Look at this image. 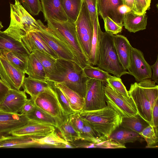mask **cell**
Returning a JSON list of instances; mask_svg holds the SVG:
<instances>
[{"instance_id":"obj_34","label":"cell","mask_w":158,"mask_h":158,"mask_svg":"<svg viewBox=\"0 0 158 158\" xmlns=\"http://www.w3.org/2000/svg\"><path fill=\"white\" fill-rule=\"evenodd\" d=\"M82 69L84 76L89 79L106 82L107 79L113 78L114 77L99 67L92 65L87 66Z\"/></svg>"},{"instance_id":"obj_44","label":"cell","mask_w":158,"mask_h":158,"mask_svg":"<svg viewBox=\"0 0 158 158\" xmlns=\"http://www.w3.org/2000/svg\"><path fill=\"white\" fill-rule=\"evenodd\" d=\"M68 116L70 123L79 133L84 126V120L80 116L78 112H74Z\"/></svg>"},{"instance_id":"obj_22","label":"cell","mask_w":158,"mask_h":158,"mask_svg":"<svg viewBox=\"0 0 158 158\" xmlns=\"http://www.w3.org/2000/svg\"><path fill=\"white\" fill-rule=\"evenodd\" d=\"M147 19L146 13L138 15L131 10L124 15L123 26L129 32L135 33L146 29Z\"/></svg>"},{"instance_id":"obj_7","label":"cell","mask_w":158,"mask_h":158,"mask_svg":"<svg viewBox=\"0 0 158 158\" xmlns=\"http://www.w3.org/2000/svg\"><path fill=\"white\" fill-rule=\"evenodd\" d=\"M104 89L107 106L122 117H133L138 114L135 103L131 96L126 97L116 92L106 82L105 83Z\"/></svg>"},{"instance_id":"obj_2","label":"cell","mask_w":158,"mask_h":158,"mask_svg":"<svg viewBox=\"0 0 158 158\" xmlns=\"http://www.w3.org/2000/svg\"><path fill=\"white\" fill-rule=\"evenodd\" d=\"M78 113L95 131L101 142L109 139L122 122L120 115L107 106L96 110H81Z\"/></svg>"},{"instance_id":"obj_52","label":"cell","mask_w":158,"mask_h":158,"mask_svg":"<svg viewBox=\"0 0 158 158\" xmlns=\"http://www.w3.org/2000/svg\"><path fill=\"white\" fill-rule=\"evenodd\" d=\"M124 5L130 10L133 7L134 0H122Z\"/></svg>"},{"instance_id":"obj_30","label":"cell","mask_w":158,"mask_h":158,"mask_svg":"<svg viewBox=\"0 0 158 158\" xmlns=\"http://www.w3.org/2000/svg\"><path fill=\"white\" fill-rule=\"evenodd\" d=\"M26 116L30 120L51 125L55 128L57 127L58 123L57 120L50 114L36 106Z\"/></svg>"},{"instance_id":"obj_19","label":"cell","mask_w":158,"mask_h":158,"mask_svg":"<svg viewBox=\"0 0 158 158\" xmlns=\"http://www.w3.org/2000/svg\"><path fill=\"white\" fill-rule=\"evenodd\" d=\"M45 21H69L62 7L61 0H40Z\"/></svg>"},{"instance_id":"obj_47","label":"cell","mask_w":158,"mask_h":158,"mask_svg":"<svg viewBox=\"0 0 158 158\" xmlns=\"http://www.w3.org/2000/svg\"><path fill=\"white\" fill-rule=\"evenodd\" d=\"M36 106L34 100L31 98L27 99L20 112V114L26 115L32 111Z\"/></svg>"},{"instance_id":"obj_9","label":"cell","mask_w":158,"mask_h":158,"mask_svg":"<svg viewBox=\"0 0 158 158\" xmlns=\"http://www.w3.org/2000/svg\"><path fill=\"white\" fill-rule=\"evenodd\" d=\"M105 82L88 78L86 83L84 105L82 110H96L107 106L104 89Z\"/></svg>"},{"instance_id":"obj_50","label":"cell","mask_w":158,"mask_h":158,"mask_svg":"<svg viewBox=\"0 0 158 158\" xmlns=\"http://www.w3.org/2000/svg\"><path fill=\"white\" fill-rule=\"evenodd\" d=\"M153 126L157 127L158 126V100L155 103L152 112Z\"/></svg>"},{"instance_id":"obj_21","label":"cell","mask_w":158,"mask_h":158,"mask_svg":"<svg viewBox=\"0 0 158 158\" xmlns=\"http://www.w3.org/2000/svg\"><path fill=\"white\" fill-rule=\"evenodd\" d=\"M113 39L120 61L124 68L127 70L129 66L130 54L132 47L127 37L122 35H113Z\"/></svg>"},{"instance_id":"obj_16","label":"cell","mask_w":158,"mask_h":158,"mask_svg":"<svg viewBox=\"0 0 158 158\" xmlns=\"http://www.w3.org/2000/svg\"><path fill=\"white\" fill-rule=\"evenodd\" d=\"M30 119L26 115L12 114L0 110V138L26 124Z\"/></svg>"},{"instance_id":"obj_40","label":"cell","mask_w":158,"mask_h":158,"mask_svg":"<svg viewBox=\"0 0 158 158\" xmlns=\"http://www.w3.org/2000/svg\"><path fill=\"white\" fill-rule=\"evenodd\" d=\"M106 82L116 92L126 97L130 96L128 91L120 77L114 76L113 78L107 79Z\"/></svg>"},{"instance_id":"obj_1","label":"cell","mask_w":158,"mask_h":158,"mask_svg":"<svg viewBox=\"0 0 158 158\" xmlns=\"http://www.w3.org/2000/svg\"><path fill=\"white\" fill-rule=\"evenodd\" d=\"M88 78L84 76L82 69L76 62L58 58L56 60L54 70L46 80L62 84L84 98Z\"/></svg>"},{"instance_id":"obj_36","label":"cell","mask_w":158,"mask_h":158,"mask_svg":"<svg viewBox=\"0 0 158 158\" xmlns=\"http://www.w3.org/2000/svg\"><path fill=\"white\" fill-rule=\"evenodd\" d=\"M32 52L35 55L43 66L46 77L54 70L56 59L38 50H35Z\"/></svg>"},{"instance_id":"obj_38","label":"cell","mask_w":158,"mask_h":158,"mask_svg":"<svg viewBox=\"0 0 158 158\" xmlns=\"http://www.w3.org/2000/svg\"><path fill=\"white\" fill-rule=\"evenodd\" d=\"M67 142L63 138L58 136L55 130L40 139L38 144L40 145L52 146L55 148H61L62 145Z\"/></svg>"},{"instance_id":"obj_35","label":"cell","mask_w":158,"mask_h":158,"mask_svg":"<svg viewBox=\"0 0 158 158\" xmlns=\"http://www.w3.org/2000/svg\"><path fill=\"white\" fill-rule=\"evenodd\" d=\"M158 133V127L149 125L139 135L144 139L148 148H156L157 147Z\"/></svg>"},{"instance_id":"obj_46","label":"cell","mask_w":158,"mask_h":158,"mask_svg":"<svg viewBox=\"0 0 158 158\" xmlns=\"http://www.w3.org/2000/svg\"><path fill=\"white\" fill-rule=\"evenodd\" d=\"M96 148H125L124 144H120L110 139L95 144Z\"/></svg>"},{"instance_id":"obj_29","label":"cell","mask_w":158,"mask_h":158,"mask_svg":"<svg viewBox=\"0 0 158 158\" xmlns=\"http://www.w3.org/2000/svg\"><path fill=\"white\" fill-rule=\"evenodd\" d=\"M83 0H61L63 9L69 21L74 23L80 13Z\"/></svg>"},{"instance_id":"obj_32","label":"cell","mask_w":158,"mask_h":158,"mask_svg":"<svg viewBox=\"0 0 158 158\" xmlns=\"http://www.w3.org/2000/svg\"><path fill=\"white\" fill-rule=\"evenodd\" d=\"M56 128L60 131L62 138L68 142H72L80 139L79 133L70 123L69 116L58 123Z\"/></svg>"},{"instance_id":"obj_24","label":"cell","mask_w":158,"mask_h":158,"mask_svg":"<svg viewBox=\"0 0 158 158\" xmlns=\"http://www.w3.org/2000/svg\"><path fill=\"white\" fill-rule=\"evenodd\" d=\"M0 50L13 51L26 56H28L30 55L20 41L1 30Z\"/></svg>"},{"instance_id":"obj_51","label":"cell","mask_w":158,"mask_h":158,"mask_svg":"<svg viewBox=\"0 0 158 158\" xmlns=\"http://www.w3.org/2000/svg\"><path fill=\"white\" fill-rule=\"evenodd\" d=\"M153 73L151 77L152 79L156 83L158 82V56L155 63L150 66Z\"/></svg>"},{"instance_id":"obj_37","label":"cell","mask_w":158,"mask_h":158,"mask_svg":"<svg viewBox=\"0 0 158 158\" xmlns=\"http://www.w3.org/2000/svg\"><path fill=\"white\" fill-rule=\"evenodd\" d=\"M49 82L50 87L54 92L64 114L68 116L74 112L71 109L67 99L61 90L53 82Z\"/></svg>"},{"instance_id":"obj_45","label":"cell","mask_w":158,"mask_h":158,"mask_svg":"<svg viewBox=\"0 0 158 158\" xmlns=\"http://www.w3.org/2000/svg\"><path fill=\"white\" fill-rule=\"evenodd\" d=\"M89 13L92 23L93 24L94 20L98 15L97 0H83Z\"/></svg>"},{"instance_id":"obj_55","label":"cell","mask_w":158,"mask_h":158,"mask_svg":"<svg viewBox=\"0 0 158 158\" xmlns=\"http://www.w3.org/2000/svg\"><path fill=\"white\" fill-rule=\"evenodd\" d=\"M151 1L152 0H150Z\"/></svg>"},{"instance_id":"obj_13","label":"cell","mask_w":158,"mask_h":158,"mask_svg":"<svg viewBox=\"0 0 158 158\" xmlns=\"http://www.w3.org/2000/svg\"><path fill=\"white\" fill-rule=\"evenodd\" d=\"M37 31L49 47L57 54L59 58L73 61L77 63L74 55L64 42L43 24L40 29Z\"/></svg>"},{"instance_id":"obj_43","label":"cell","mask_w":158,"mask_h":158,"mask_svg":"<svg viewBox=\"0 0 158 158\" xmlns=\"http://www.w3.org/2000/svg\"><path fill=\"white\" fill-rule=\"evenodd\" d=\"M103 20L106 31L115 35L122 31L123 27L118 24L109 17H106Z\"/></svg>"},{"instance_id":"obj_3","label":"cell","mask_w":158,"mask_h":158,"mask_svg":"<svg viewBox=\"0 0 158 158\" xmlns=\"http://www.w3.org/2000/svg\"><path fill=\"white\" fill-rule=\"evenodd\" d=\"M128 92L135 103L138 114L148 124L153 126L152 112L158 99V85L151 80L142 82L139 86L137 82H135L131 85Z\"/></svg>"},{"instance_id":"obj_26","label":"cell","mask_w":158,"mask_h":158,"mask_svg":"<svg viewBox=\"0 0 158 158\" xmlns=\"http://www.w3.org/2000/svg\"><path fill=\"white\" fill-rule=\"evenodd\" d=\"M53 82L64 94L73 111L79 112L82 110L84 102L83 97L62 84Z\"/></svg>"},{"instance_id":"obj_31","label":"cell","mask_w":158,"mask_h":158,"mask_svg":"<svg viewBox=\"0 0 158 158\" xmlns=\"http://www.w3.org/2000/svg\"><path fill=\"white\" fill-rule=\"evenodd\" d=\"M148 124L138 114L134 116L122 117L120 126L139 134Z\"/></svg>"},{"instance_id":"obj_53","label":"cell","mask_w":158,"mask_h":158,"mask_svg":"<svg viewBox=\"0 0 158 158\" xmlns=\"http://www.w3.org/2000/svg\"><path fill=\"white\" fill-rule=\"evenodd\" d=\"M0 77L1 78V79L4 82V78L2 73L0 69Z\"/></svg>"},{"instance_id":"obj_11","label":"cell","mask_w":158,"mask_h":158,"mask_svg":"<svg viewBox=\"0 0 158 158\" xmlns=\"http://www.w3.org/2000/svg\"><path fill=\"white\" fill-rule=\"evenodd\" d=\"M34 100L36 106L55 118L58 123L63 121L67 116L64 114L50 86L49 89L40 94Z\"/></svg>"},{"instance_id":"obj_12","label":"cell","mask_w":158,"mask_h":158,"mask_svg":"<svg viewBox=\"0 0 158 158\" xmlns=\"http://www.w3.org/2000/svg\"><path fill=\"white\" fill-rule=\"evenodd\" d=\"M97 6L98 14L103 20L108 17L123 27L124 15L130 11L122 0H97Z\"/></svg>"},{"instance_id":"obj_14","label":"cell","mask_w":158,"mask_h":158,"mask_svg":"<svg viewBox=\"0 0 158 158\" xmlns=\"http://www.w3.org/2000/svg\"><path fill=\"white\" fill-rule=\"evenodd\" d=\"M20 41L29 54L37 50L56 59L59 58L57 54L49 47L37 30L29 32L21 38Z\"/></svg>"},{"instance_id":"obj_48","label":"cell","mask_w":158,"mask_h":158,"mask_svg":"<svg viewBox=\"0 0 158 158\" xmlns=\"http://www.w3.org/2000/svg\"><path fill=\"white\" fill-rule=\"evenodd\" d=\"M75 148H96L94 143L79 139L71 142Z\"/></svg>"},{"instance_id":"obj_18","label":"cell","mask_w":158,"mask_h":158,"mask_svg":"<svg viewBox=\"0 0 158 158\" xmlns=\"http://www.w3.org/2000/svg\"><path fill=\"white\" fill-rule=\"evenodd\" d=\"M11 135L0 138V148H22L39 145L40 139L46 135Z\"/></svg>"},{"instance_id":"obj_28","label":"cell","mask_w":158,"mask_h":158,"mask_svg":"<svg viewBox=\"0 0 158 158\" xmlns=\"http://www.w3.org/2000/svg\"><path fill=\"white\" fill-rule=\"evenodd\" d=\"M2 56L15 67L25 73L27 63V57L11 51L0 50Z\"/></svg>"},{"instance_id":"obj_49","label":"cell","mask_w":158,"mask_h":158,"mask_svg":"<svg viewBox=\"0 0 158 158\" xmlns=\"http://www.w3.org/2000/svg\"><path fill=\"white\" fill-rule=\"evenodd\" d=\"M9 87L0 79V105L9 90Z\"/></svg>"},{"instance_id":"obj_15","label":"cell","mask_w":158,"mask_h":158,"mask_svg":"<svg viewBox=\"0 0 158 158\" xmlns=\"http://www.w3.org/2000/svg\"><path fill=\"white\" fill-rule=\"evenodd\" d=\"M0 69L4 78V83L10 89L20 90L25 77V73L15 67L1 56Z\"/></svg>"},{"instance_id":"obj_39","label":"cell","mask_w":158,"mask_h":158,"mask_svg":"<svg viewBox=\"0 0 158 158\" xmlns=\"http://www.w3.org/2000/svg\"><path fill=\"white\" fill-rule=\"evenodd\" d=\"M84 120L83 127L79 133L80 139L95 144L101 142L97 134L93 128Z\"/></svg>"},{"instance_id":"obj_23","label":"cell","mask_w":158,"mask_h":158,"mask_svg":"<svg viewBox=\"0 0 158 158\" xmlns=\"http://www.w3.org/2000/svg\"><path fill=\"white\" fill-rule=\"evenodd\" d=\"M23 91L29 94L34 100L40 93L49 89V81L34 79L29 77L24 78L22 85Z\"/></svg>"},{"instance_id":"obj_27","label":"cell","mask_w":158,"mask_h":158,"mask_svg":"<svg viewBox=\"0 0 158 158\" xmlns=\"http://www.w3.org/2000/svg\"><path fill=\"white\" fill-rule=\"evenodd\" d=\"M98 15V14L96 15L93 24V33L91 49L89 58L90 64L93 66L96 65V59L102 32L100 28Z\"/></svg>"},{"instance_id":"obj_10","label":"cell","mask_w":158,"mask_h":158,"mask_svg":"<svg viewBox=\"0 0 158 158\" xmlns=\"http://www.w3.org/2000/svg\"><path fill=\"white\" fill-rule=\"evenodd\" d=\"M128 74L133 76L136 81L139 82L151 78L152 73L150 65L145 59L141 51L132 47L130 56Z\"/></svg>"},{"instance_id":"obj_8","label":"cell","mask_w":158,"mask_h":158,"mask_svg":"<svg viewBox=\"0 0 158 158\" xmlns=\"http://www.w3.org/2000/svg\"><path fill=\"white\" fill-rule=\"evenodd\" d=\"M74 23L78 39L89 59L91 49L93 25L83 0L80 13Z\"/></svg>"},{"instance_id":"obj_33","label":"cell","mask_w":158,"mask_h":158,"mask_svg":"<svg viewBox=\"0 0 158 158\" xmlns=\"http://www.w3.org/2000/svg\"><path fill=\"white\" fill-rule=\"evenodd\" d=\"M142 137L138 134L127 129L113 132L109 138L117 143L124 144L127 143H133L136 141L141 142Z\"/></svg>"},{"instance_id":"obj_6","label":"cell","mask_w":158,"mask_h":158,"mask_svg":"<svg viewBox=\"0 0 158 158\" xmlns=\"http://www.w3.org/2000/svg\"><path fill=\"white\" fill-rule=\"evenodd\" d=\"M96 65L118 77L128 74L119 60L114 45L113 35L109 32H102Z\"/></svg>"},{"instance_id":"obj_25","label":"cell","mask_w":158,"mask_h":158,"mask_svg":"<svg viewBox=\"0 0 158 158\" xmlns=\"http://www.w3.org/2000/svg\"><path fill=\"white\" fill-rule=\"evenodd\" d=\"M25 73L31 78L40 80H46V73L44 67L33 52L30 54L27 57V65Z\"/></svg>"},{"instance_id":"obj_42","label":"cell","mask_w":158,"mask_h":158,"mask_svg":"<svg viewBox=\"0 0 158 158\" xmlns=\"http://www.w3.org/2000/svg\"><path fill=\"white\" fill-rule=\"evenodd\" d=\"M151 2L150 0H134L133 7L131 10L136 14L143 15L146 13L149 8Z\"/></svg>"},{"instance_id":"obj_5","label":"cell","mask_w":158,"mask_h":158,"mask_svg":"<svg viewBox=\"0 0 158 158\" xmlns=\"http://www.w3.org/2000/svg\"><path fill=\"white\" fill-rule=\"evenodd\" d=\"M10 23L5 32L20 41L29 32L40 29L43 23L34 19L19 0H15V4H10Z\"/></svg>"},{"instance_id":"obj_17","label":"cell","mask_w":158,"mask_h":158,"mask_svg":"<svg viewBox=\"0 0 158 158\" xmlns=\"http://www.w3.org/2000/svg\"><path fill=\"white\" fill-rule=\"evenodd\" d=\"M27 99L24 91L10 89L0 105V110L8 113L18 114Z\"/></svg>"},{"instance_id":"obj_41","label":"cell","mask_w":158,"mask_h":158,"mask_svg":"<svg viewBox=\"0 0 158 158\" xmlns=\"http://www.w3.org/2000/svg\"><path fill=\"white\" fill-rule=\"evenodd\" d=\"M23 7L33 15H36L42 11L40 0H21Z\"/></svg>"},{"instance_id":"obj_20","label":"cell","mask_w":158,"mask_h":158,"mask_svg":"<svg viewBox=\"0 0 158 158\" xmlns=\"http://www.w3.org/2000/svg\"><path fill=\"white\" fill-rule=\"evenodd\" d=\"M52 125L38 123L30 120L25 125L11 131L10 135L22 136L27 135H47L55 130Z\"/></svg>"},{"instance_id":"obj_54","label":"cell","mask_w":158,"mask_h":158,"mask_svg":"<svg viewBox=\"0 0 158 158\" xmlns=\"http://www.w3.org/2000/svg\"><path fill=\"white\" fill-rule=\"evenodd\" d=\"M3 26L2 25V22L0 21V31L2 28H3Z\"/></svg>"},{"instance_id":"obj_4","label":"cell","mask_w":158,"mask_h":158,"mask_svg":"<svg viewBox=\"0 0 158 158\" xmlns=\"http://www.w3.org/2000/svg\"><path fill=\"white\" fill-rule=\"evenodd\" d=\"M47 22V28L64 42L74 55L77 64L82 69L91 65L78 39L74 23L51 20Z\"/></svg>"}]
</instances>
